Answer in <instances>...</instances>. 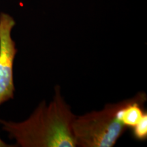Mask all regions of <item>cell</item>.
Masks as SVG:
<instances>
[{
  "label": "cell",
  "mask_w": 147,
  "mask_h": 147,
  "mask_svg": "<svg viewBox=\"0 0 147 147\" xmlns=\"http://www.w3.org/2000/svg\"><path fill=\"white\" fill-rule=\"evenodd\" d=\"M57 85L53 100L40 102L30 117L22 122L0 120L2 129L22 147H76L72 123L76 115Z\"/></svg>",
  "instance_id": "6da1fadb"
},
{
  "label": "cell",
  "mask_w": 147,
  "mask_h": 147,
  "mask_svg": "<svg viewBox=\"0 0 147 147\" xmlns=\"http://www.w3.org/2000/svg\"><path fill=\"white\" fill-rule=\"evenodd\" d=\"M119 102L108 104L100 110L76 116L72 132L76 146L113 147L127 130L117 117Z\"/></svg>",
  "instance_id": "7a4b0ae2"
},
{
  "label": "cell",
  "mask_w": 147,
  "mask_h": 147,
  "mask_svg": "<svg viewBox=\"0 0 147 147\" xmlns=\"http://www.w3.org/2000/svg\"><path fill=\"white\" fill-rule=\"evenodd\" d=\"M10 14L0 13V106L14 98L13 65L17 53L11 32L15 25Z\"/></svg>",
  "instance_id": "3957f363"
},
{
  "label": "cell",
  "mask_w": 147,
  "mask_h": 147,
  "mask_svg": "<svg viewBox=\"0 0 147 147\" xmlns=\"http://www.w3.org/2000/svg\"><path fill=\"white\" fill-rule=\"evenodd\" d=\"M146 101V93L142 91L131 98L119 102L117 117L121 123L127 128L136 125L146 113L144 108Z\"/></svg>",
  "instance_id": "277c9868"
},
{
  "label": "cell",
  "mask_w": 147,
  "mask_h": 147,
  "mask_svg": "<svg viewBox=\"0 0 147 147\" xmlns=\"http://www.w3.org/2000/svg\"><path fill=\"white\" fill-rule=\"evenodd\" d=\"M131 129H132V135L134 139L139 141L146 140L147 139V113Z\"/></svg>",
  "instance_id": "5b68a950"
},
{
  "label": "cell",
  "mask_w": 147,
  "mask_h": 147,
  "mask_svg": "<svg viewBox=\"0 0 147 147\" xmlns=\"http://www.w3.org/2000/svg\"><path fill=\"white\" fill-rule=\"evenodd\" d=\"M12 146H16V145H9L7 143L3 142V141L0 138V147H12Z\"/></svg>",
  "instance_id": "8992f818"
}]
</instances>
